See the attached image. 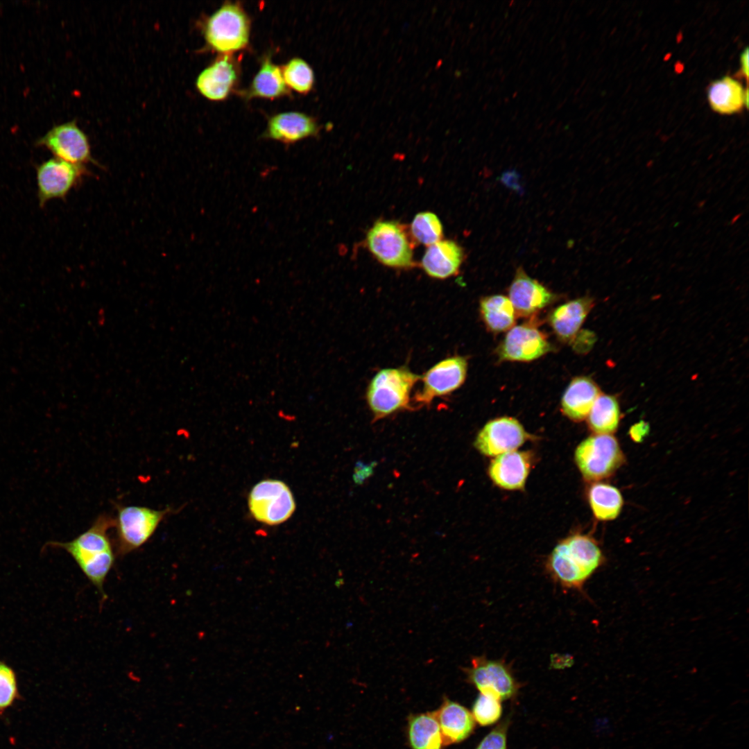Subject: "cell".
<instances>
[{"label":"cell","mask_w":749,"mask_h":749,"mask_svg":"<svg viewBox=\"0 0 749 749\" xmlns=\"http://www.w3.org/2000/svg\"><path fill=\"white\" fill-rule=\"evenodd\" d=\"M114 526V518L99 515L85 531L69 542H50L48 544L65 550L74 560L102 599L106 578L112 568L115 555L109 530Z\"/></svg>","instance_id":"1"},{"label":"cell","mask_w":749,"mask_h":749,"mask_svg":"<svg viewBox=\"0 0 749 749\" xmlns=\"http://www.w3.org/2000/svg\"><path fill=\"white\" fill-rule=\"evenodd\" d=\"M604 560L593 538L574 534L556 546L546 560V568L553 580L562 587L579 589Z\"/></svg>","instance_id":"2"},{"label":"cell","mask_w":749,"mask_h":749,"mask_svg":"<svg viewBox=\"0 0 749 749\" xmlns=\"http://www.w3.org/2000/svg\"><path fill=\"white\" fill-rule=\"evenodd\" d=\"M420 379L418 374L404 366L379 370L366 390V401L373 421L410 409L411 391Z\"/></svg>","instance_id":"3"},{"label":"cell","mask_w":749,"mask_h":749,"mask_svg":"<svg viewBox=\"0 0 749 749\" xmlns=\"http://www.w3.org/2000/svg\"><path fill=\"white\" fill-rule=\"evenodd\" d=\"M172 511L170 508L157 510L141 506H117L113 526L116 553L122 556L141 547Z\"/></svg>","instance_id":"4"},{"label":"cell","mask_w":749,"mask_h":749,"mask_svg":"<svg viewBox=\"0 0 749 749\" xmlns=\"http://www.w3.org/2000/svg\"><path fill=\"white\" fill-rule=\"evenodd\" d=\"M204 33L212 49L228 55L248 45L250 21L241 6L226 3L207 19Z\"/></svg>","instance_id":"5"},{"label":"cell","mask_w":749,"mask_h":749,"mask_svg":"<svg viewBox=\"0 0 749 749\" xmlns=\"http://www.w3.org/2000/svg\"><path fill=\"white\" fill-rule=\"evenodd\" d=\"M366 245L383 265L408 268L414 265L413 244L405 228L393 221H377L368 231Z\"/></svg>","instance_id":"6"},{"label":"cell","mask_w":749,"mask_h":749,"mask_svg":"<svg viewBox=\"0 0 749 749\" xmlns=\"http://www.w3.org/2000/svg\"><path fill=\"white\" fill-rule=\"evenodd\" d=\"M248 505L255 520L268 526L287 521L295 510V501L289 487L277 479H264L250 492Z\"/></svg>","instance_id":"7"},{"label":"cell","mask_w":749,"mask_h":749,"mask_svg":"<svg viewBox=\"0 0 749 749\" xmlns=\"http://www.w3.org/2000/svg\"><path fill=\"white\" fill-rule=\"evenodd\" d=\"M575 460L584 479L596 481L612 475L623 461V454L614 436L596 434L579 444Z\"/></svg>","instance_id":"8"},{"label":"cell","mask_w":749,"mask_h":749,"mask_svg":"<svg viewBox=\"0 0 749 749\" xmlns=\"http://www.w3.org/2000/svg\"><path fill=\"white\" fill-rule=\"evenodd\" d=\"M89 174L85 166L53 157L36 167L39 205L44 207L54 199H64L70 191Z\"/></svg>","instance_id":"9"},{"label":"cell","mask_w":749,"mask_h":749,"mask_svg":"<svg viewBox=\"0 0 749 749\" xmlns=\"http://www.w3.org/2000/svg\"><path fill=\"white\" fill-rule=\"evenodd\" d=\"M467 361L462 356L445 358L430 368L422 377L421 388L413 397L420 406L430 405L433 399L448 395L464 383Z\"/></svg>","instance_id":"10"},{"label":"cell","mask_w":749,"mask_h":749,"mask_svg":"<svg viewBox=\"0 0 749 749\" xmlns=\"http://www.w3.org/2000/svg\"><path fill=\"white\" fill-rule=\"evenodd\" d=\"M36 144L49 150L54 157L71 164H96L87 135L74 121L53 126Z\"/></svg>","instance_id":"11"},{"label":"cell","mask_w":749,"mask_h":749,"mask_svg":"<svg viewBox=\"0 0 749 749\" xmlns=\"http://www.w3.org/2000/svg\"><path fill=\"white\" fill-rule=\"evenodd\" d=\"M552 346L545 335L533 325L513 327L497 349L500 361H531L547 354Z\"/></svg>","instance_id":"12"},{"label":"cell","mask_w":749,"mask_h":749,"mask_svg":"<svg viewBox=\"0 0 749 749\" xmlns=\"http://www.w3.org/2000/svg\"><path fill=\"white\" fill-rule=\"evenodd\" d=\"M528 438L518 420L501 417L487 422L477 434L474 446L482 454L497 456L514 451Z\"/></svg>","instance_id":"13"},{"label":"cell","mask_w":749,"mask_h":749,"mask_svg":"<svg viewBox=\"0 0 749 749\" xmlns=\"http://www.w3.org/2000/svg\"><path fill=\"white\" fill-rule=\"evenodd\" d=\"M467 675L480 693L492 692L501 700L512 698L518 690V684L503 661L476 657L467 669Z\"/></svg>","instance_id":"14"},{"label":"cell","mask_w":749,"mask_h":749,"mask_svg":"<svg viewBox=\"0 0 749 749\" xmlns=\"http://www.w3.org/2000/svg\"><path fill=\"white\" fill-rule=\"evenodd\" d=\"M508 298L516 313L527 317L547 307L555 295L519 267L508 289Z\"/></svg>","instance_id":"15"},{"label":"cell","mask_w":749,"mask_h":749,"mask_svg":"<svg viewBox=\"0 0 749 749\" xmlns=\"http://www.w3.org/2000/svg\"><path fill=\"white\" fill-rule=\"evenodd\" d=\"M532 463L529 451H511L503 453L490 463L488 474L497 486L506 490L524 488Z\"/></svg>","instance_id":"16"},{"label":"cell","mask_w":749,"mask_h":749,"mask_svg":"<svg viewBox=\"0 0 749 749\" xmlns=\"http://www.w3.org/2000/svg\"><path fill=\"white\" fill-rule=\"evenodd\" d=\"M238 78L236 64L228 55L221 56L203 69L196 85L199 92L212 101L225 99Z\"/></svg>","instance_id":"17"},{"label":"cell","mask_w":749,"mask_h":749,"mask_svg":"<svg viewBox=\"0 0 749 749\" xmlns=\"http://www.w3.org/2000/svg\"><path fill=\"white\" fill-rule=\"evenodd\" d=\"M464 259L463 248L452 240H440L428 246L422 267L431 277L445 279L456 275Z\"/></svg>","instance_id":"18"},{"label":"cell","mask_w":749,"mask_h":749,"mask_svg":"<svg viewBox=\"0 0 749 749\" xmlns=\"http://www.w3.org/2000/svg\"><path fill=\"white\" fill-rule=\"evenodd\" d=\"M319 126L316 120L299 112H286L273 116L268 121L266 137L286 144L316 135Z\"/></svg>","instance_id":"19"},{"label":"cell","mask_w":749,"mask_h":749,"mask_svg":"<svg viewBox=\"0 0 749 749\" xmlns=\"http://www.w3.org/2000/svg\"><path fill=\"white\" fill-rule=\"evenodd\" d=\"M593 306L594 300L589 296L567 302L551 312L549 325L560 340L571 341Z\"/></svg>","instance_id":"20"},{"label":"cell","mask_w":749,"mask_h":749,"mask_svg":"<svg viewBox=\"0 0 749 749\" xmlns=\"http://www.w3.org/2000/svg\"><path fill=\"white\" fill-rule=\"evenodd\" d=\"M600 394L598 386L592 379L587 377H576L563 393L562 411L571 420L580 421L588 415Z\"/></svg>","instance_id":"21"},{"label":"cell","mask_w":749,"mask_h":749,"mask_svg":"<svg viewBox=\"0 0 749 749\" xmlns=\"http://www.w3.org/2000/svg\"><path fill=\"white\" fill-rule=\"evenodd\" d=\"M707 99L711 108L721 114H732L748 105V90L737 80L726 76L709 85Z\"/></svg>","instance_id":"22"},{"label":"cell","mask_w":749,"mask_h":749,"mask_svg":"<svg viewBox=\"0 0 749 749\" xmlns=\"http://www.w3.org/2000/svg\"><path fill=\"white\" fill-rule=\"evenodd\" d=\"M436 715L445 745L463 741L474 730L472 714L457 703L445 700Z\"/></svg>","instance_id":"23"},{"label":"cell","mask_w":749,"mask_h":749,"mask_svg":"<svg viewBox=\"0 0 749 749\" xmlns=\"http://www.w3.org/2000/svg\"><path fill=\"white\" fill-rule=\"evenodd\" d=\"M479 309L485 325L491 332H505L514 327L517 313L508 297H484L480 301Z\"/></svg>","instance_id":"24"},{"label":"cell","mask_w":749,"mask_h":749,"mask_svg":"<svg viewBox=\"0 0 749 749\" xmlns=\"http://www.w3.org/2000/svg\"><path fill=\"white\" fill-rule=\"evenodd\" d=\"M288 93V87L284 82L282 69L275 64L268 56L262 61L261 67L246 95L248 98H274Z\"/></svg>","instance_id":"25"},{"label":"cell","mask_w":749,"mask_h":749,"mask_svg":"<svg viewBox=\"0 0 749 749\" xmlns=\"http://www.w3.org/2000/svg\"><path fill=\"white\" fill-rule=\"evenodd\" d=\"M408 737L413 749H441L442 739L436 712L412 716Z\"/></svg>","instance_id":"26"},{"label":"cell","mask_w":749,"mask_h":749,"mask_svg":"<svg viewBox=\"0 0 749 749\" xmlns=\"http://www.w3.org/2000/svg\"><path fill=\"white\" fill-rule=\"evenodd\" d=\"M588 499L594 515L601 521L617 517L623 506V497L614 486L604 483H594L589 488Z\"/></svg>","instance_id":"27"},{"label":"cell","mask_w":749,"mask_h":749,"mask_svg":"<svg viewBox=\"0 0 749 749\" xmlns=\"http://www.w3.org/2000/svg\"><path fill=\"white\" fill-rule=\"evenodd\" d=\"M587 418L589 427L596 434H610L615 431L620 420V408L616 397L600 394Z\"/></svg>","instance_id":"28"},{"label":"cell","mask_w":749,"mask_h":749,"mask_svg":"<svg viewBox=\"0 0 749 749\" xmlns=\"http://www.w3.org/2000/svg\"><path fill=\"white\" fill-rule=\"evenodd\" d=\"M412 238L417 243L430 246L442 240L443 227L436 214L431 212L417 214L411 224Z\"/></svg>","instance_id":"29"},{"label":"cell","mask_w":749,"mask_h":749,"mask_svg":"<svg viewBox=\"0 0 749 749\" xmlns=\"http://www.w3.org/2000/svg\"><path fill=\"white\" fill-rule=\"evenodd\" d=\"M284 82L289 87L300 93L309 92L313 85V73L304 60L294 58L282 69Z\"/></svg>","instance_id":"30"},{"label":"cell","mask_w":749,"mask_h":749,"mask_svg":"<svg viewBox=\"0 0 749 749\" xmlns=\"http://www.w3.org/2000/svg\"><path fill=\"white\" fill-rule=\"evenodd\" d=\"M501 698L492 692L480 693L472 707V716L479 725H490L497 722L502 712Z\"/></svg>","instance_id":"31"},{"label":"cell","mask_w":749,"mask_h":749,"mask_svg":"<svg viewBox=\"0 0 749 749\" xmlns=\"http://www.w3.org/2000/svg\"><path fill=\"white\" fill-rule=\"evenodd\" d=\"M17 695L15 674L10 666L0 661V712L10 706Z\"/></svg>","instance_id":"32"},{"label":"cell","mask_w":749,"mask_h":749,"mask_svg":"<svg viewBox=\"0 0 749 749\" xmlns=\"http://www.w3.org/2000/svg\"><path fill=\"white\" fill-rule=\"evenodd\" d=\"M507 723L493 729L479 743L476 749H506Z\"/></svg>","instance_id":"33"},{"label":"cell","mask_w":749,"mask_h":749,"mask_svg":"<svg viewBox=\"0 0 749 749\" xmlns=\"http://www.w3.org/2000/svg\"><path fill=\"white\" fill-rule=\"evenodd\" d=\"M376 465V462H371L368 464L363 463V462H358L355 465L353 474V480L354 483L359 485L364 483L367 479L372 476Z\"/></svg>","instance_id":"34"},{"label":"cell","mask_w":749,"mask_h":749,"mask_svg":"<svg viewBox=\"0 0 749 749\" xmlns=\"http://www.w3.org/2000/svg\"><path fill=\"white\" fill-rule=\"evenodd\" d=\"M648 431L649 427L648 424L641 422L632 427L630 430V434L632 440L636 442H641L648 434Z\"/></svg>","instance_id":"35"},{"label":"cell","mask_w":749,"mask_h":749,"mask_svg":"<svg viewBox=\"0 0 749 749\" xmlns=\"http://www.w3.org/2000/svg\"><path fill=\"white\" fill-rule=\"evenodd\" d=\"M741 71L746 79L748 77V48L746 47L740 56Z\"/></svg>","instance_id":"36"}]
</instances>
